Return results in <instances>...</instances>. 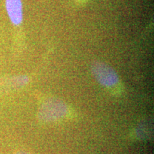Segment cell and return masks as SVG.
I'll use <instances>...</instances> for the list:
<instances>
[{
  "label": "cell",
  "instance_id": "6da1fadb",
  "mask_svg": "<svg viewBox=\"0 0 154 154\" xmlns=\"http://www.w3.org/2000/svg\"><path fill=\"white\" fill-rule=\"evenodd\" d=\"M68 111V106L64 102L51 99L43 103L38 110V117L43 122H54L66 116Z\"/></svg>",
  "mask_w": 154,
  "mask_h": 154
},
{
  "label": "cell",
  "instance_id": "7a4b0ae2",
  "mask_svg": "<svg viewBox=\"0 0 154 154\" xmlns=\"http://www.w3.org/2000/svg\"><path fill=\"white\" fill-rule=\"evenodd\" d=\"M91 71L96 80L105 87L111 88L119 84L118 74L107 63L99 61H94L91 66Z\"/></svg>",
  "mask_w": 154,
  "mask_h": 154
},
{
  "label": "cell",
  "instance_id": "3957f363",
  "mask_svg": "<svg viewBox=\"0 0 154 154\" xmlns=\"http://www.w3.org/2000/svg\"><path fill=\"white\" fill-rule=\"evenodd\" d=\"M5 7L11 22L15 26L22 24L23 20L22 0H5Z\"/></svg>",
  "mask_w": 154,
  "mask_h": 154
},
{
  "label": "cell",
  "instance_id": "277c9868",
  "mask_svg": "<svg viewBox=\"0 0 154 154\" xmlns=\"http://www.w3.org/2000/svg\"><path fill=\"white\" fill-rule=\"evenodd\" d=\"M153 134V125L151 120L140 121L136 128V135L140 140H147Z\"/></svg>",
  "mask_w": 154,
  "mask_h": 154
},
{
  "label": "cell",
  "instance_id": "5b68a950",
  "mask_svg": "<svg viewBox=\"0 0 154 154\" xmlns=\"http://www.w3.org/2000/svg\"><path fill=\"white\" fill-rule=\"evenodd\" d=\"M29 79L26 76H18L11 79V84L14 87H21L27 84Z\"/></svg>",
  "mask_w": 154,
  "mask_h": 154
},
{
  "label": "cell",
  "instance_id": "8992f818",
  "mask_svg": "<svg viewBox=\"0 0 154 154\" xmlns=\"http://www.w3.org/2000/svg\"><path fill=\"white\" fill-rule=\"evenodd\" d=\"M15 154H32L30 153H29V152H26V151H18Z\"/></svg>",
  "mask_w": 154,
  "mask_h": 154
},
{
  "label": "cell",
  "instance_id": "52a82bcc",
  "mask_svg": "<svg viewBox=\"0 0 154 154\" xmlns=\"http://www.w3.org/2000/svg\"><path fill=\"white\" fill-rule=\"evenodd\" d=\"M76 2H83L84 1V0H76Z\"/></svg>",
  "mask_w": 154,
  "mask_h": 154
}]
</instances>
